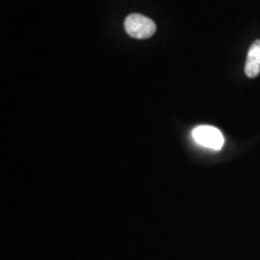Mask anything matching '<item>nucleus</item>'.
<instances>
[{"label":"nucleus","mask_w":260,"mask_h":260,"mask_svg":"<svg viewBox=\"0 0 260 260\" xmlns=\"http://www.w3.org/2000/svg\"><path fill=\"white\" fill-rule=\"evenodd\" d=\"M193 138L198 144L204 147L218 151L224 145V136L219 129L211 125L197 126L191 133Z\"/></svg>","instance_id":"nucleus-2"},{"label":"nucleus","mask_w":260,"mask_h":260,"mask_svg":"<svg viewBox=\"0 0 260 260\" xmlns=\"http://www.w3.org/2000/svg\"><path fill=\"white\" fill-rule=\"evenodd\" d=\"M245 73L249 79H254L260 74V40H256L249 47L245 65Z\"/></svg>","instance_id":"nucleus-3"},{"label":"nucleus","mask_w":260,"mask_h":260,"mask_svg":"<svg viewBox=\"0 0 260 260\" xmlns=\"http://www.w3.org/2000/svg\"><path fill=\"white\" fill-rule=\"evenodd\" d=\"M125 31L132 38L148 39L155 32V23L151 18L140 14H132L125 18Z\"/></svg>","instance_id":"nucleus-1"}]
</instances>
